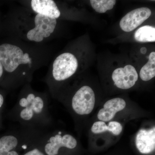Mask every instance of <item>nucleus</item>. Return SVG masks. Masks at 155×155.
<instances>
[{
  "instance_id": "nucleus-1",
  "label": "nucleus",
  "mask_w": 155,
  "mask_h": 155,
  "mask_svg": "<svg viewBox=\"0 0 155 155\" xmlns=\"http://www.w3.org/2000/svg\"><path fill=\"white\" fill-rule=\"evenodd\" d=\"M10 117L20 127L31 129L48 130L53 123L46 98L32 92L18 99Z\"/></svg>"
},
{
  "instance_id": "nucleus-2",
  "label": "nucleus",
  "mask_w": 155,
  "mask_h": 155,
  "mask_svg": "<svg viewBox=\"0 0 155 155\" xmlns=\"http://www.w3.org/2000/svg\"><path fill=\"white\" fill-rule=\"evenodd\" d=\"M45 130L21 127L0 138V155H19L17 150H26L36 143Z\"/></svg>"
},
{
  "instance_id": "nucleus-3",
  "label": "nucleus",
  "mask_w": 155,
  "mask_h": 155,
  "mask_svg": "<svg viewBox=\"0 0 155 155\" xmlns=\"http://www.w3.org/2000/svg\"><path fill=\"white\" fill-rule=\"evenodd\" d=\"M0 62L5 71L11 73L20 64L30 63L31 59L28 53L24 54L19 47L5 43L0 45Z\"/></svg>"
},
{
  "instance_id": "nucleus-4",
  "label": "nucleus",
  "mask_w": 155,
  "mask_h": 155,
  "mask_svg": "<svg viewBox=\"0 0 155 155\" xmlns=\"http://www.w3.org/2000/svg\"><path fill=\"white\" fill-rule=\"evenodd\" d=\"M78 67V62L74 55L69 53L61 54L53 64V78L57 81L67 80L75 74Z\"/></svg>"
},
{
  "instance_id": "nucleus-5",
  "label": "nucleus",
  "mask_w": 155,
  "mask_h": 155,
  "mask_svg": "<svg viewBox=\"0 0 155 155\" xmlns=\"http://www.w3.org/2000/svg\"><path fill=\"white\" fill-rule=\"evenodd\" d=\"M95 103L94 91L90 87L85 85L75 92L72 99L71 107L78 116L88 115L92 112Z\"/></svg>"
},
{
  "instance_id": "nucleus-6",
  "label": "nucleus",
  "mask_w": 155,
  "mask_h": 155,
  "mask_svg": "<svg viewBox=\"0 0 155 155\" xmlns=\"http://www.w3.org/2000/svg\"><path fill=\"white\" fill-rule=\"evenodd\" d=\"M57 23L56 19L37 14L35 18V28L28 31L27 38L29 40L38 42L42 41L44 38L49 37L54 32Z\"/></svg>"
},
{
  "instance_id": "nucleus-7",
  "label": "nucleus",
  "mask_w": 155,
  "mask_h": 155,
  "mask_svg": "<svg viewBox=\"0 0 155 155\" xmlns=\"http://www.w3.org/2000/svg\"><path fill=\"white\" fill-rule=\"evenodd\" d=\"M112 79L117 87L128 89L134 86L138 78L135 68L130 65L117 68L113 72Z\"/></svg>"
},
{
  "instance_id": "nucleus-8",
  "label": "nucleus",
  "mask_w": 155,
  "mask_h": 155,
  "mask_svg": "<svg viewBox=\"0 0 155 155\" xmlns=\"http://www.w3.org/2000/svg\"><path fill=\"white\" fill-rule=\"evenodd\" d=\"M151 13L150 9L145 7L134 9L122 17L119 23L120 28L125 32L132 31L148 19Z\"/></svg>"
},
{
  "instance_id": "nucleus-9",
  "label": "nucleus",
  "mask_w": 155,
  "mask_h": 155,
  "mask_svg": "<svg viewBox=\"0 0 155 155\" xmlns=\"http://www.w3.org/2000/svg\"><path fill=\"white\" fill-rule=\"evenodd\" d=\"M135 144L139 151L142 154H149L155 149V127L141 129L136 136Z\"/></svg>"
},
{
  "instance_id": "nucleus-10",
  "label": "nucleus",
  "mask_w": 155,
  "mask_h": 155,
  "mask_svg": "<svg viewBox=\"0 0 155 155\" xmlns=\"http://www.w3.org/2000/svg\"><path fill=\"white\" fill-rule=\"evenodd\" d=\"M126 105L125 100L121 98L109 100L104 105V108L99 111L98 119L103 122H109L114 119L116 113L122 110Z\"/></svg>"
},
{
  "instance_id": "nucleus-11",
  "label": "nucleus",
  "mask_w": 155,
  "mask_h": 155,
  "mask_svg": "<svg viewBox=\"0 0 155 155\" xmlns=\"http://www.w3.org/2000/svg\"><path fill=\"white\" fill-rule=\"evenodd\" d=\"M31 7L38 14L56 19L61 16V12L55 2L52 0H32Z\"/></svg>"
},
{
  "instance_id": "nucleus-12",
  "label": "nucleus",
  "mask_w": 155,
  "mask_h": 155,
  "mask_svg": "<svg viewBox=\"0 0 155 155\" xmlns=\"http://www.w3.org/2000/svg\"><path fill=\"white\" fill-rule=\"evenodd\" d=\"M134 38L139 42L155 41V28L151 25H144L139 28L134 34Z\"/></svg>"
},
{
  "instance_id": "nucleus-13",
  "label": "nucleus",
  "mask_w": 155,
  "mask_h": 155,
  "mask_svg": "<svg viewBox=\"0 0 155 155\" xmlns=\"http://www.w3.org/2000/svg\"><path fill=\"white\" fill-rule=\"evenodd\" d=\"M140 76L143 81H148L155 76V52H152L149 56L147 63L143 66L140 72Z\"/></svg>"
},
{
  "instance_id": "nucleus-14",
  "label": "nucleus",
  "mask_w": 155,
  "mask_h": 155,
  "mask_svg": "<svg viewBox=\"0 0 155 155\" xmlns=\"http://www.w3.org/2000/svg\"><path fill=\"white\" fill-rule=\"evenodd\" d=\"M91 7L95 11L100 14L105 13L112 10L116 5L115 0H91Z\"/></svg>"
},
{
  "instance_id": "nucleus-15",
  "label": "nucleus",
  "mask_w": 155,
  "mask_h": 155,
  "mask_svg": "<svg viewBox=\"0 0 155 155\" xmlns=\"http://www.w3.org/2000/svg\"><path fill=\"white\" fill-rule=\"evenodd\" d=\"M92 132L96 134L102 133L106 131H109V127L106 125L105 122L103 121H97L94 122L92 126Z\"/></svg>"
},
{
  "instance_id": "nucleus-16",
  "label": "nucleus",
  "mask_w": 155,
  "mask_h": 155,
  "mask_svg": "<svg viewBox=\"0 0 155 155\" xmlns=\"http://www.w3.org/2000/svg\"><path fill=\"white\" fill-rule=\"evenodd\" d=\"M109 131L115 135H119L122 132V126L119 122L116 121H112L109 122L108 124Z\"/></svg>"
},
{
  "instance_id": "nucleus-17",
  "label": "nucleus",
  "mask_w": 155,
  "mask_h": 155,
  "mask_svg": "<svg viewBox=\"0 0 155 155\" xmlns=\"http://www.w3.org/2000/svg\"><path fill=\"white\" fill-rule=\"evenodd\" d=\"M36 144L31 147V149L23 155H46L37 146Z\"/></svg>"
},
{
  "instance_id": "nucleus-18",
  "label": "nucleus",
  "mask_w": 155,
  "mask_h": 155,
  "mask_svg": "<svg viewBox=\"0 0 155 155\" xmlns=\"http://www.w3.org/2000/svg\"><path fill=\"white\" fill-rule=\"evenodd\" d=\"M4 103V97L2 94H0V109L3 107Z\"/></svg>"
},
{
  "instance_id": "nucleus-19",
  "label": "nucleus",
  "mask_w": 155,
  "mask_h": 155,
  "mask_svg": "<svg viewBox=\"0 0 155 155\" xmlns=\"http://www.w3.org/2000/svg\"><path fill=\"white\" fill-rule=\"evenodd\" d=\"M3 73V67L0 62V78L2 77Z\"/></svg>"
},
{
  "instance_id": "nucleus-20",
  "label": "nucleus",
  "mask_w": 155,
  "mask_h": 155,
  "mask_svg": "<svg viewBox=\"0 0 155 155\" xmlns=\"http://www.w3.org/2000/svg\"><path fill=\"white\" fill-rule=\"evenodd\" d=\"M140 52L142 54H145L147 52V48L145 47H143L140 49Z\"/></svg>"
}]
</instances>
